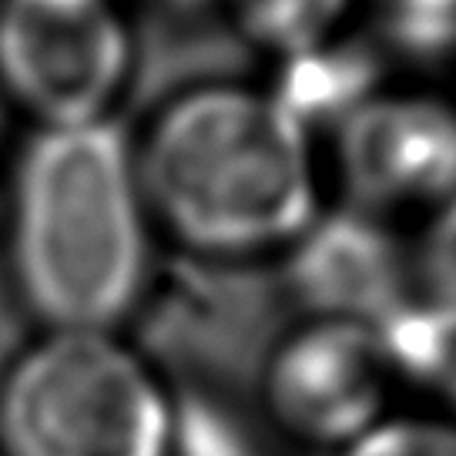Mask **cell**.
I'll use <instances>...</instances> for the list:
<instances>
[{"label": "cell", "mask_w": 456, "mask_h": 456, "mask_svg": "<svg viewBox=\"0 0 456 456\" xmlns=\"http://www.w3.org/2000/svg\"><path fill=\"white\" fill-rule=\"evenodd\" d=\"M339 456H456V423L440 413H386Z\"/></svg>", "instance_id": "8fae6325"}, {"label": "cell", "mask_w": 456, "mask_h": 456, "mask_svg": "<svg viewBox=\"0 0 456 456\" xmlns=\"http://www.w3.org/2000/svg\"><path fill=\"white\" fill-rule=\"evenodd\" d=\"M151 218L134 148L108 121L37 128L7 201L11 279L47 332H118L144 296Z\"/></svg>", "instance_id": "7a4b0ae2"}, {"label": "cell", "mask_w": 456, "mask_h": 456, "mask_svg": "<svg viewBox=\"0 0 456 456\" xmlns=\"http://www.w3.org/2000/svg\"><path fill=\"white\" fill-rule=\"evenodd\" d=\"M155 4H165V7H199V4H208V0H155Z\"/></svg>", "instance_id": "5bb4252c"}, {"label": "cell", "mask_w": 456, "mask_h": 456, "mask_svg": "<svg viewBox=\"0 0 456 456\" xmlns=\"http://www.w3.org/2000/svg\"><path fill=\"white\" fill-rule=\"evenodd\" d=\"M134 171L151 225L185 252H285L319 215L313 134L262 87L199 85L161 104Z\"/></svg>", "instance_id": "6da1fadb"}, {"label": "cell", "mask_w": 456, "mask_h": 456, "mask_svg": "<svg viewBox=\"0 0 456 456\" xmlns=\"http://www.w3.org/2000/svg\"><path fill=\"white\" fill-rule=\"evenodd\" d=\"M336 171L353 208L433 215L456 195V101L379 91L336 128Z\"/></svg>", "instance_id": "5b68a950"}, {"label": "cell", "mask_w": 456, "mask_h": 456, "mask_svg": "<svg viewBox=\"0 0 456 456\" xmlns=\"http://www.w3.org/2000/svg\"><path fill=\"white\" fill-rule=\"evenodd\" d=\"M175 399L118 332H44L0 379V456H168Z\"/></svg>", "instance_id": "3957f363"}, {"label": "cell", "mask_w": 456, "mask_h": 456, "mask_svg": "<svg viewBox=\"0 0 456 456\" xmlns=\"http://www.w3.org/2000/svg\"><path fill=\"white\" fill-rule=\"evenodd\" d=\"M386 37L396 51L440 57L456 51V0H379Z\"/></svg>", "instance_id": "7c38bea8"}, {"label": "cell", "mask_w": 456, "mask_h": 456, "mask_svg": "<svg viewBox=\"0 0 456 456\" xmlns=\"http://www.w3.org/2000/svg\"><path fill=\"white\" fill-rule=\"evenodd\" d=\"M131 57L111 0H0V91L41 128L108 121Z\"/></svg>", "instance_id": "277c9868"}, {"label": "cell", "mask_w": 456, "mask_h": 456, "mask_svg": "<svg viewBox=\"0 0 456 456\" xmlns=\"http://www.w3.org/2000/svg\"><path fill=\"white\" fill-rule=\"evenodd\" d=\"M289 292L309 319L379 326L416 296L413 248L362 208L319 212L285 248Z\"/></svg>", "instance_id": "52a82bcc"}, {"label": "cell", "mask_w": 456, "mask_h": 456, "mask_svg": "<svg viewBox=\"0 0 456 456\" xmlns=\"http://www.w3.org/2000/svg\"><path fill=\"white\" fill-rule=\"evenodd\" d=\"M393 366L379 332L359 322L305 319L265 362L272 419L313 446L342 450L389 413Z\"/></svg>", "instance_id": "8992f818"}, {"label": "cell", "mask_w": 456, "mask_h": 456, "mask_svg": "<svg viewBox=\"0 0 456 456\" xmlns=\"http://www.w3.org/2000/svg\"><path fill=\"white\" fill-rule=\"evenodd\" d=\"M248 41L275 57L302 54L339 37L353 0H228Z\"/></svg>", "instance_id": "30bf717a"}, {"label": "cell", "mask_w": 456, "mask_h": 456, "mask_svg": "<svg viewBox=\"0 0 456 456\" xmlns=\"http://www.w3.org/2000/svg\"><path fill=\"white\" fill-rule=\"evenodd\" d=\"M285 111L313 134L339 128L349 114L379 94V54L362 41H332L282 61L275 85L265 87Z\"/></svg>", "instance_id": "ba28073f"}, {"label": "cell", "mask_w": 456, "mask_h": 456, "mask_svg": "<svg viewBox=\"0 0 456 456\" xmlns=\"http://www.w3.org/2000/svg\"><path fill=\"white\" fill-rule=\"evenodd\" d=\"M396 383H410L433 403L429 413L456 423V305L413 296L376 326Z\"/></svg>", "instance_id": "9c48e42d"}, {"label": "cell", "mask_w": 456, "mask_h": 456, "mask_svg": "<svg viewBox=\"0 0 456 456\" xmlns=\"http://www.w3.org/2000/svg\"><path fill=\"white\" fill-rule=\"evenodd\" d=\"M416 296L456 305V195L427 215V232L413 248Z\"/></svg>", "instance_id": "4fadbf2b"}]
</instances>
